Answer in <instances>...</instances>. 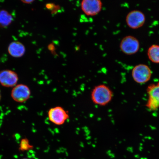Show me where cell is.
Instances as JSON below:
<instances>
[{"label": "cell", "instance_id": "6da1fadb", "mask_svg": "<svg viewBox=\"0 0 159 159\" xmlns=\"http://www.w3.org/2000/svg\"><path fill=\"white\" fill-rule=\"evenodd\" d=\"M114 97V93L109 87L104 84H100L94 87L91 91V98L95 105L104 107L110 103Z\"/></svg>", "mask_w": 159, "mask_h": 159}, {"label": "cell", "instance_id": "7a4b0ae2", "mask_svg": "<svg viewBox=\"0 0 159 159\" xmlns=\"http://www.w3.org/2000/svg\"><path fill=\"white\" fill-rule=\"evenodd\" d=\"M48 117L50 122L57 126L64 124L69 118L68 111L63 107L57 106L49 109L48 112Z\"/></svg>", "mask_w": 159, "mask_h": 159}, {"label": "cell", "instance_id": "3957f363", "mask_svg": "<svg viewBox=\"0 0 159 159\" xmlns=\"http://www.w3.org/2000/svg\"><path fill=\"white\" fill-rule=\"evenodd\" d=\"M152 71L148 65L140 64L133 69L132 78L135 82L139 84H144L150 80L152 77Z\"/></svg>", "mask_w": 159, "mask_h": 159}, {"label": "cell", "instance_id": "277c9868", "mask_svg": "<svg viewBox=\"0 0 159 159\" xmlns=\"http://www.w3.org/2000/svg\"><path fill=\"white\" fill-rule=\"evenodd\" d=\"M147 93L148 97L147 108L150 111L157 110L159 108V82L149 85Z\"/></svg>", "mask_w": 159, "mask_h": 159}, {"label": "cell", "instance_id": "5b68a950", "mask_svg": "<svg viewBox=\"0 0 159 159\" xmlns=\"http://www.w3.org/2000/svg\"><path fill=\"white\" fill-rule=\"evenodd\" d=\"M140 43L136 37L132 35L125 37L121 40L120 44L121 51L125 54L132 55L139 51Z\"/></svg>", "mask_w": 159, "mask_h": 159}, {"label": "cell", "instance_id": "8992f818", "mask_svg": "<svg viewBox=\"0 0 159 159\" xmlns=\"http://www.w3.org/2000/svg\"><path fill=\"white\" fill-rule=\"evenodd\" d=\"M146 17L142 11L138 10L131 11L127 15L126 21L127 25L133 29L140 28L143 25Z\"/></svg>", "mask_w": 159, "mask_h": 159}, {"label": "cell", "instance_id": "52a82bcc", "mask_svg": "<svg viewBox=\"0 0 159 159\" xmlns=\"http://www.w3.org/2000/svg\"><path fill=\"white\" fill-rule=\"evenodd\" d=\"M31 95L30 89L27 85L19 84L13 87L11 91L12 99L16 102L23 103L30 98Z\"/></svg>", "mask_w": 159, "mask_h": 159}, {"label": "cell", "instance_id": "ba28073f", "mask_svg": "<svg viewBox=\"0 0 159 159\" xmlns=\"http://www.w3.org/2000/svg\"><path fill=\"white\" fill-rule=\"evenodd\" d=\"M81 7L85 15L94 16L100 12L102 3L100 0H83L81 2Z\"/></svg>", "mask_w": 159, "mask_h": 159}, {"label": "cell", "instance_id": "9c48e42d", "mask_svg": "<svg viewBox=\"0 0 159 159\" xmlns=\"http://www.w3.org/2000/svg\"><path fill=\"white\" fill-rule=\"evenodd\" d=\"M18 75L15 71L10 70L0 71V84L6 87H13L17 85Z\"/></svg>", "mask_w": 159, "mask_h": 159}, {"label": "cell", "instance_id": "30bf717a", "mask_svg": "<svg viewBox=\"0 0 159 159\" xmlns=\"http://www.w3.org/2000/svg\"><path fill=\"white\" fill-rule=\"evenodd\" d=\"M8 51L11 57L19 58L24 55L25 52V47L22 43L19 41H13L9 44Z\"/></svg>", "mask_w": 159, "mask_h": 159}, {"label": "cell", "instance_id": "8fae6325", "mask_svg": "<svg viewBox=\"0 0 159 159\" xmlns=\"http://www.w3.org/2000/svg\"><path fill=\"white\" fill-rule=\"evenodd\" d=\"M147 54L151 61L155 63H159V45H151L148 49Z\"/></svg>", "mask_w": 159, "mask_h": 159}, {"label": "cell", "instance_id": "7c38bea8", "mask_svg": "<svg viewBox=\"0 0 159 159\" xmlns=\"http://www.w3.org/2000/svg\"><path fill=\"white\" fill-rule=\"evenodd\" d=\"M12 19V17L7 11H0V25L7 26L11 23Z\"/></svg>", "mask_w": 159, "mask_h": 159}, {"label": "cell", "instance_id": "4fadbf2b", "mask_svg": "<svg viewBox=\"0 0 159 159\" xmlns=\"http://www.w3.org/2000/svg\"><path fill=\"white\" fill-rule=\"evenodd\" d=\"M33 148V146L30 144L28 139L24 138L22 139L19 146V150L21 152L29 150Z\"/></svg>", "mask_w": 159, "mask_h": 159}, {"label": "cell", "instance_id": "5bb4252c", "mask_svg": "<svg viewBox=\"0 0 159 159\" xmlns=\"http://www.w3.org/2000/svg\"><path fill=\"white\" fill-rule=\"evenodd\" d=\"M34 1H21L22 2H23V3L25 4H30L32 3Z\"/></svg>", "mask_w": 159, "mask_h": 159}, {"label": "cell", "instance_id": "9a60e30c", "mask_svg": "<svg viewBox=\"0 0 159 159\" xmlns=\"http://www.w3.org/2000/svg\"><path fill=\"white\" fill-rule=\"evenodd\" d=\"M1 89H0V101L1 100Z\"/></svg>", "mask_w": 159, "mask_h": 159}, {"label": "cell", "instance_id": "2e32d148", "mask_svg": "<svg viewBox=\"0 0 159 159\" xmlns=\"http://www.w3.org/2000/svg\"><path fill=\"white\" fill-rule=\"evenodd\" d=\"M31 159L27 158H23V159Z\"/></svg>", "mask_w": 159, "mask_h": 159}]
</instances>
